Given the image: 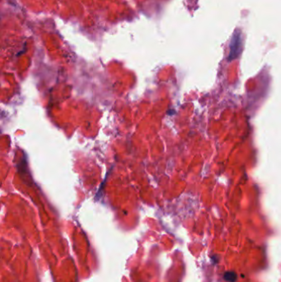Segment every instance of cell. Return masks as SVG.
Here are the masks:
<instances>
[{
  "label": "cell",
  "instance_id": "1",
  "mask_svg": "<svg viewBox=\"0 0 281 282\" xmlns=\"http://www.w3.org/2000/svg\"><path fill=\"white\" fill-rule=\"evenodd\" d=\"M224 279L228 282H234L237 280V275L232 271H228L224 274Z\"/></svg>",
  "mask_w": 281,
  "mask_h": 282
}]
</instances>
